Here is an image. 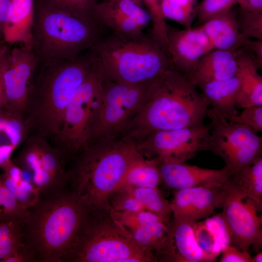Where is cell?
<instances>
[{
    "instance_id": "7bdbcfd3",
    "label": "cell",
    "mask_w": 262,
    "mask_h": 262,
    "mask_svg": "<svg viewBox=\"0 0 262 262\" xmlns=\"http://www.w3.org/2000/svg\"><path fill=\"white\" fill-rule=\"evenodd\" d=\"M240 8L255 12H262V0H241Z\"/></svg>"
},
{
    "instance_id": "b9f144b4",
    "label": "cell",
    "mask_w": 262,
    "mask_h": 262,
    "mask_svg": "<svg viewBox=\"0 0 262 262\" xmlns=\"http://www.w3.org/2000/svg\"><path fill=\"white\" fill-rule=\"evenodd\" d=\"M12 0H0V38L2 37L3 30L11 6Z\"/></svg>"
},
{
    "instance_id": "9a60e30c",
    "label": "cell",
    "mask_w": 262,
    "mask_h": 262,
    "mask_svg": "<svg viewBox=\"0 0 262 262\" xmlns=\"http://www.w3.org/2000/svg\"><path fill=\"white\" fill-rule=\"evenodd\" d=\"M92 18L111 33L128 35L144 33V29L151 22L147 10L133 0L98 1Z\"/></svg>"
},
{
    "instance_id": "1f68e13d",
    "label": "cell",
    "mask_w": 262,
    "mask_h": 262,
    "mask_svg": "<svg viewBox=\"0 0 262 262\" xmlns=\"http://www.w3.org/2000/svg\"><path fill=\"white\" fill-rule=\"evenodd\" d=\"M28 209L23 207L2 181L0 174V221H16L23 223Z\"/></svg>"
},
{
    "instance_id": "f35d334b",
    "label": "cell",
    "mask_w": 262,
    "mask_h": 262,
    "mask_svg": "<svg viewBox=\"0 0 262 262\" xmlns=\"http://www.w3.org/2000/svg\"><path fill=\"white\" fill-rule=\"evenodd\" d=\"M239 49L251 59L258 70L262 69V40L247 38Z\"/></svg>"
},
{
    "instance_id": "d6986e66",
    "label": "cell",
    "mask_w": 262,
    "mask_h": 262,
    "mask_svg": "<svg viewBox=\"0 0 262 262\" xmlns=\"http://www.w3.org/2000/svg\"><path fill=\"white\" fill-rule=\"evenodd\" d=\"M238 50H213L199 60L190 80L196 87L210 82L227 80L238 70Z\"/></svg>"
},
{
    "instance_id": "8fae6325",
    "label": "cell",
    "mask_w": 262,
    "mask_h": 262,
    "mask_svg": "<svg viewBox=\"0 0 262 262\" xmlns=\"http://www.w3.org/2000/svg\"><path fill=\"white\" fill-rule=\"evenodd\" d=\"M210 134L209 125L160 130L148 133L135 143L144 156L159 161L185 163L197 153L206 150Z\"/></svg>"
},
{
    "instance_id": "60d3db41",
    "label": "cell",
    "mask_w": 262,
    "mask_h": 262,
    "mask_svg": "<svg viewBox=\"0 0 262 262\" xmlns=\"http://www.w3.org/2000/svg\"><path fill=\"white\" fill-rule=\"evenodd\" d=\"M1 262H36L33 252L24 246L15 254L3 260Z\"/></svg>"
},
{
    "instance_id": "d6a6232c",
    "label": "cell",
    "mask_w": 262,
    "mask_h": 262,
    "mask_svg": "<svg viewBox=\"0 0 262 262\" xmlns=\"http://www.w3.org/2000/svg\"><path fill=\"white\" fill-rule=\"evenodd\" d=\"M236 20L240 33L248 38L262 40V12H250L239 8Z\"/></svg>"
},
{
    "instance_id": "4dcf8cb0",
    "label": "cell",
    "mask_w": 262,
    "mask_h": 262,
    "mask_svg": "<svg viewBox=\"0 0 262 262\" xmlns=\"http://www.w3.org/2000/svg\"><path fill=\"white\" fill-rule=\"evenodd\" d=\"M165 18L173 20L184 28H192L196 16V0H162Z\"/></svg>"
},
{
    "instance_id": "e575fe53",
    "label": "cell",
    "mask_w": 262,
    "mask_h": 262,
    "mask_svg": "<svg viewBox=\"0 0 262 262\" xmlns=\"http://www.w3.org/2000/svg\"><path fill=\"white\" fill-rule=\"evenodd\" d=\"M141 0L150 17L152 34L166 46L168 25L162 11V0Z\"/></svg>"
},
{
    "instance_id": "836d02e7",
    "label": "cell",
    "mask_w": 262,
    "mask_h": 262,
    "mask_svg": "<svg viewBox=\"0 0 262 262\" xmlns=\"http://www.w3.org/2000/svg\"><path fill=\"white\" fill-rule=\"evenodd\" d=\"M50 6L69 14L93 19V10L98 0H43Z\"/></svg>"
},
{
    "instance_id": "8992f818",
    "label": "cell",
    "mask_w": 262,
    "mask_h": 262,
    "mask_svg": "<svg viewBox=\"0 0 262 262\" xmlns=\"http://www.w3.org/2000/svg\"><path fill=\"white\" fill-rule=\"evenodd\" d=\"M106 31L93 19L34 0L31 48L39 61L74 59L95 45Z\"/></svg>"
},
{
    "instance_id": "e0dca14e",
    "label": "cell",
    "mask_w": 262,
    "mask_h": 262,
    "mask_svg": "<svg viewBox=\"0 0 262 262\" xmlns=\"http://www.w3.org/2000/svg\"><path fill=\"white\" fill-rule=\"evenodd\" d=\"M162 183L174 190L194 187H219L231 175L225 166L220 169L205 168L185 163L159 161L155 159Z\"/></svg>"
},
{
    "instance_id": "83f0119b",
    "label": "cell",
    "mask_w": 262,
    "mask_h": 262,
    "mask_svg": "<svg viewBox=\"0 0 262 262\" xmlns=\"http://www.w3.org/2000/svg\"><path fill=\"white\" fill-rule=\"evenodd\" d=\"M29 129L23 117L5 108L0 109V148H17L28 137Z\"/></svg>"
},
{
    "instance_id": "ab89813d",
    "label": "cell",
    "mask_w": 262,
    "mask_h": 262,
    "mask_svg": "<svg viewBox=\"0 0 262 262\" xmlns=\"http://www.w3.org/2000/svg\"><path fill=\"white\" fill-rule=\"evenodd\" d=\"M220 262H253V259L248 251H243L229 245L221 252Z\"/></svg>"
},
{
    "instance_id": "484cf974",
    "label": "cell",
    "mask_w": 262,
    "mask_h": 262,
    "mask_svg": "<svg viewBox=\"0 0 262 262\" xmlns=\"http://www.w3.org/2000/svg\"><path fill=\"white\" fill-rule=\"evenodd\" d=\"M1 169L4 184L24 208L29 209L38 200L39 193L31 180L25 179L23 171L11 159Z\"/></svg>"
},
{
    "instance_id": "4fadbf2b",
    "label": "cell",
    "mask_w": 262,
    "mask_h": 262,
    "mask_svg": "<svg viewBox=\"0 0 262 262\" xmlns=\"http://www.w3.org/2000/svg\"><path fill=\"white\" fill-rule=\"evenodd\" d=\"M225 187L221 213L230 234V245L243 251H248L251 246L259 250L262 246V217L257 214L255 204L226 182Z\"/></svg>"
},
{
    "instance_id": "cb8c5ba5",
    "label": "cell",
    "mask_w": 262,
    "mask_h": 262,
    "mask_svg": "<svg viewBox=\"0 0 262 262\" xmlns=\"http://www.w3.org/2000/svg\"><path fill=\"white\" fill-rule=\"evenodd\" d=\"M238 70L240 83L236 106L244 109L262 105V77L251 59L238 49Z\"/></svg>"
},
{
    "instance_id": "8d00e7d4",
    "label": "cell",
    "mask_w": 262,
    "mask_h": 262,
    "mask_svg": "<svg viewBox=\"0 0 262 262\" xmlns=\"http://www.w3.org/2000/svg\"><path fill=\"white\" fill-rule=\"evenodd\" d=\"M111 211L136 213L145 210L142 203L127 189L119 188L109 198Z\"/></svg>"
},
{
    "instance_id": "f6af8a7d",
    "label": "cell",
    "mask_w": 262,
    "mask_h": 262,
    "mask_svg": "<svg viewBox=\"0 0 262 262\" xmlns=\"http://www.w3.org/2000/svg\"><path fill=\"white\" fill-rule=\"evenodd\" d=\"M253 262H262V251L258 253L254 257H252Z\"/></svg>"
},
{
    "instance_id": "3957f363",
    "label": "cell",
    "mask_w": 262,
    "mask_h": 262,
    "mask_svg": "<svg viewBox=\"0 0 262 262\" xmlns=\"http://www.w3.org/2000/svg\"><path fill=\"white\" fill-rule=\"evenodd\" d=\"M140 153L135 142L127 137L91 141L71 162L68 184L89 212H111L109 198Z\"/></svg>"
},
{
    "instance_id": "ac0fdd59",
    "label": "cell",
    "mask_w": 262,
    "mask_h": 262,
    "mask_svg": "<svg viewBox=\"0 0 262 262\" xmlns=\"http://www.w3.org/2000/svg\"><path fill=\"white\" fill-rule=\"evenodd\" d=\"M193 224L172 218L167 224L165 246L157 261L170 262H213L196 240Z\"/></svg>"
},
{
    "instance_id": "7dc6e473",
    "label": "cell",
    "mask_w": 262,
    "mask_h": 262,
    "mask_svg": "<svg viewBox=\"0 0 262 262\" xmlns=\"http://www.w3.org/2000/svg\"><path fill=\"white\" fill-rule=\"evenodd\" d=\"M241 0H238V4Z\"/></svg>"
},
{
    "instance_id": "74e56055",
    "label": "cell",
    "mask_w": 262,
    "mask_h": 262,
    "mask_svg": "<svg viewBox=\"0 0 262 262\" xmlns=\"http://www.w3.org/2000/svg\"><path fill=\"white\" fill-rule=\"evenodd\" d=\"M243 111L228 119L242 125L252 131H262V105L254 106L243 109Z\"/></svg>"
},
{
    "instance_id": "5b68a950",
    "label": "cell",
    "mask_w": 262,
    "mask_h": 262,
    "mask_svg": "<svg viewBox=\"0 0 262 262\" xmlns=\"http://www.w3.org/2000/svg\"><path fill=\"white\" fill-rule=\"evenodd\" d=\"M87 52L105 79L123 83L148 82L173 68L166 46L151 33H110Z\"/></svg>"
},
{
    "instance_id": "7402d4cb",
    "label": "cell",
    "mask_w": 262,
    "mask_h": 262,
    "mask_svg": "<svg viewBox=\"0 0 262 262\" xmlns=\"http://www.w3.org/2000/svg\"><path fill=\"white\" fill-rule=\"evenodd\" d=\"M193 228L198 245L213 262L230 245V234L221 213L195 222Z\"/></svg>"
},
{
    "instance_id": "30bf717a",
    "label": "cell",
    "mask_w": 262,
    "mask_h": 262,
    "mask_svg": "<svg viewBox=\"0 0 262 262\" xmlns=\"http://www.w3.org/2000/svg\"><path fill=\"white\" fill-rule=\"evenodd\" d=\"M207 117L210 120V134L206 150L221 158L231 175L262 157L261 136L212 108H208Z\"/></svg>"
},
{
    "instance_id": "5bb4252c",
    "label": "cell",
    "mask_w": 262,
    "mask_h": 262,
    "mask_svg": "<svg viewBox=\"0 0 262 262\" xmlns=\"http://www.w3.org/2000/svg\"><path fill=\"white\" fill-rule=\"evenodd\" d=\"M166 49L172 68L189 80L201 58L214 50L200 26L180 30L169 25Z\"/></svg>"
},
{
    "instance_id": "52a82bcc",
    "label": "cell",
    "mask_w": 262,
    "mask_h": 262,
    "mask_svg": "<svg viewBox=\"0 0 262 262\" xmlns=\"http://www.w3.org/2000/svg\"><path fill=\"white\" fill-rule=\"evenodd\" d=\"M155 254L137 243L110 211L88 212L67 262H154Z\"/></svg>"
},
{
    "instance_id": "7c38bea8",
    "label": "cell",
    "mask_w": 262,
    "mask_h": 262,
    "mask_svg": "<svg viewBox=\"0 0 262 262\" xmlns=\"http://www.w3.org/2000/svg\"><path fill=\"white\" fill-rule=\"evenodd\" d=\"M38 59L32 48L19 44L4 46L1 68L5 91V108L24 118Z\"/></svg>"
},
{
    "instance_id": "277c9868",
    "label": "cell",
    "mask_w": 262,
    "mask_h": 262,
    "mask_svg": "<svg viewBox=\"0 0 262 262\" xmlns=\"http://www.w3.org/2000/svg\"><path fill=\"white\" fill-rule=\"evenodd\" d=\"M91 67L87 51L72 60H38L24 115L29 132L58 135L65 111Z\"/></svg>"
},
{
    "instance_id": "d4e9b609",
    "label": "cell",
    "mask_w": 262,
    "mask_h": 262,
    "mask_svg": "<svg viewBox=\"0 0 262 262\" xmlns=\"http://www.w3.org/2000/svg\"><path fill=\"white\" fill-rule=\"evenodd\" d=\"M227 183L256 205L259 212L262 210V157L252 164L230 175Z\"/></svg>"
},
{
    "instance_id": "f1b7e54d",
    "label": "cell",
    "mask_w": 262,
    "mask_h": 262,
    "mask_svg": "<svg viewBox=\"0 0 262 262\" xmlns=\"http://www.w3.org/2000/svg\"><path fill=\"white\" fill-rule=\"evenodd\" d=\"M123 188L128 189L145 209L159 215L167 225L172 218L170 202L158 187Z\"/></svg>"
},
{
    "instance_id": "f546056e",
    "label": "cell",
    "mask_w": 262,
    "mask_h": 262,
    "mask_svg": "<svg viewBox=\"0 0 262 262\" xmlns=\"http://www.w3.org/2000/svg\"><path fill=\"white\" fill-rule=\"evenodd\" d=\"M23 236L22 223L0 221V262L25 246Z\"/></svg>"
},
{
    "instance_id": "2e32d148",
    "label": "cell",
    "mask_w": 262,
    "mask_h": 262,
    "mask_svg": "<svg viewBox=\"0 0 262 262\" xmlns=\"http://www.w3.org/2000/svg\"><path fill=\"white\" fill-rule=\"evenodd\" d=\"M225 194V184L174 190L170 202L173 217L191 223L205 219L221 208Z\"/></svg>"
},
{
    "instance_id": "7a4b0ae2",
    "label": "cell",
    "mask_w": 262,
    "mask_h": 262,
    "mask_svg": "<svg viewBox=\"0 0 262 262\" xmlns=\"http://www.w3.org/2000/svg\"><path fill=\"white\" fill-rule=\"evenodd\" d=\"M208 106L190 80L169 69L147 83L142 107L120 136L136 143L153 131L203 125Z\"/></svg>"
},
{
    "instance_id": "4316f807",
    "label": "cell",
    "mask_w": 262,
    "mask_h": 262,
    "mask_svg": "<svg viewBox=\"0 0 262 262\" xmlns=\"http://www.w3.org/2000/svg\"><path fill=\"white\" fill-rule=\"evenodd\" d=\"M162 183L156 161L140 153L129 166L118 188L158 187Z\"/></svg>"
},
{
    "instance_id": "ee69618b",
    "label": "cell",
    "mask_w": 262,
    "mask_h": 262,
    "mask_svg": "<svg viewBox=\"0 0 262 262\" xmlns=\"http://www.w3.org/2000/svg\"><path fill=\"white\" fill-rule=\"evenodd\" d=\"M4 46L0 47V109L5 108L6 99L1 68V56Z\"/></svg>"
},
{
    "instance_id": "603a6c76",
    "label": "cell",
    "mask_w": 262,
    "mask_h": 262,
    "mask_svg": "<svg viewBox=\"0 0 262 262\" xmlns=\"http://www.w3.org/2000/svg\"><path fill=\"white\" fill-rule=\"evenodd\" d=\"M240 83V78L237 74L231 78L206 82L198 87L208 105L229 119L238 113L236 98Z\"/></svg>"
},
{
    "instance_id": "ffe728a7",
    "label": "cell",
    "mask_w": 262,
    "mask_h": 262,
    "mask_svg": "<svg viewBox=\"0 0 262 262\" xmlns=\"http://www.w3.org/2000/svg\"><path fill=\"white\" fill-rule=\"evenodd\" d=\"M34 18V0H12L9 15L3 30L5 42L32 48Z\"/></svg>"
},
{
    "instance_id": "44dd1931",
    "label": "cell",
    "mask_w": 262,
    "mask_h": 262,
    "mask_svg": "<svg viewBox=\"0 0 262 262\" xmlns=\"http://www.w3.org/2000/svg\"><path fill=\"white\" fill-rule=\"evenodd\" d=\"M236 13L232 9L208 20L200 26L214 49L236 50L247 38L239 30Z\"/></svg>"
},
{
    "instance_id": "bcb514c9",
    "label": "cell",
    "mask_w": 262,
    "mask_h": 262,
    "mask_svg": "<svg viewBox=\"0 0 262 262\" xmlns=\"http://www.w3.org/2000/svg\"><path fill=\"white\" fill-rule=\"evenodd\" d=\"M101 0L109 1V0ZM133 0L135 2H136L137 3H138V4H139L140 5L142 6H143V4L141 0Z\"/></svg>"
},
{
    "instance_id": "ba28073f",
    "label": "cell",
    "mask_w": 262,
    "mask_h": 262,
    "mask_svg": "<svg viewBox=\"0 0 262 262\" xmlns=\"http://www.w3.org/2000/svg\"><path fill=\"white\" fill-rule=\"evenodd\" d=\"M104 78L92 64L86 78L67 107L55 147L66 165L89 143L93 123L100 105Z\"/></svg>"
},
{
    "instance_id": "9c48e42d",
    "label": "cell",
    "mask_w": 262,
    "mask_h": 262,
    "mask_svg": "<svg viewBox=\"0 0 262 262\" xmlns=\"http://www.w3.org/2000/svg\"><path fill=\"white\" fill-rule=\"evenodd\" d=\"M147 83L127 84L104 79L90 142L120 136L142 107Z\"/></svg>"
},
{
    "instance_id": "6da1fadb",
    "label": "cell",
    "mask_w": 262,
    "mask_h": 262,
    "mask_svg": "<svg viewBox=\"0 0 262 262\" xmlns=\"http://www.w3.org/2000/svg\"><path fill=\"white\" fill-rule=\"evenodd\" d=\"M88 212L68 184L40 193L23 224L24 243L36 262H67Z\"/></svg>"
},
{
    "instance_id": "d590c367",
    "label": "cell",
    "mask_w": 262,
    "mask_h": 262,
    "mask_svg": "<svg viewBox=\"0 0 262 262\" xmlns=\"http://www.w3.org/2000/svg\"><path fill=\"white\" fill-rule=\"evenodd\" d=\"M238 0H203L196 6V16L203 24L215 16L224 14L232 9Z\"/></svg>"
}]
</instances>
